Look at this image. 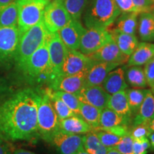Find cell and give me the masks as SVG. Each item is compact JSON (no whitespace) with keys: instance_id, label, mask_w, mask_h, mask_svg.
Segmentation results:
<instances>
[{"instance_id":"1","label":"cell","mask_w":154,"mask_h":154,"mask_svg":"<svg viewBox=\"0 0 154 154\" xmlns=\"http://www.w3.org/2000/svg\"><path fill=\"white\" fill-rule=\"evenodd\" d=\"M40 89L26 88L0 103V135L9 141H31L39 137L37 125Z\"/></svg>"},{"instance_id":"2","label":"cell","mask_w":154,"mask_h":154,"mask_svg":"<svg viewBox=\"0 0 154 154\" xmlns=\"http://www.w3.org/2000/svg\"><path fill=\"white\" fill-rule=\"evenodd\" d=\"M47 36L42 45L26 62L17 69L23 80L31 86H38L44 84L49 86L52 82L53 75L50 65Z\"/></svg>"},{"instance_id":"3","label":"cell","mask_w":154,"mask_h":154,"mask_svg":"<svg viewBox=\"0 0 154 154\" xmlns=\"http://www.w3.org/2000/svg\"><path fill=\"white\" fill-rule=\"evenodd\" d=\"M120 14L114 0H89L83 14V21L88 29H106Z\"/></svg>"},{"instance_id":"4","label":"cell","mask_w":154,"mask_h":154,"mask_svg":"<svg viewBox=\"0 0 154 154\" xmlns=\"http://www.w3.org/2000/svg\"><path fill=\"white\" fill-rule=\"evenodd\" d=\"M49 33L43 19L21 35L15 56L14 66L19 69L43 43Z\"/></svg>"},{"instance_id":"5","label":"cell","mask_w":154,"mask_h":154,"mask_svg":"<svg viewBox=\"0 0 154 154\" xmlns=\"http://www.w3.org/2000/svg\"><path fill=\"white\" fill-rule=\"evenodd\" d=\"M37 125L39 137L47 143L54 133L59 129V119L54 109L49 95L44 89H40Z\"/></svg>"},{"instance_id":"6","label":"cell","mask_w":154,"mask_h":154,"mask_svg":"<svg viewBox=\"0 0 154 154\" xmlns=\"http://www.w3.org/2000/svg\"><path fill=\"white\" fill-rule=\"evenodd\" d=\"M49 2L48 0H17L19 7L17 26L21 35L43 19L44 9Z\"/></svg>"},{"instance_id":"7","label":"cell","mask_w":154,"mask_h":154,"mask_svg":"<svg viewBox=\"0 0 154 154\" xmlns=\"http://www.w3.org/2000/svg\"><path fill=\"white\" fill-rule=\"evenodd\" d=\"M21 34L18 26L0 27V68L10 69L14 65L15 56Z\"/></svg>"},{"instance_id":"8","label":"cell","mask_w":154,"mask_h":154,"mask_svg":"<svg viewBox=\"0 0 154 154\" xmlns=\"http://www.w3.org/2000/svg\"><path fill=\"white\" fill-rule=\"evenodd\" d=\"M72 20L63 0H51L44 11L43 22L48 32H57Z\"/></svg>"},{"instance_id":"9","label":"cell","mask_w":154,"mask_h":154,"mask_svg":"<svg viewBox=\"0 0 154 154\" xmlns=\"http://www.w3.org/2000/svg\"><path fill=\"white\" fill-rule=\"evenodd\" d=\"M111 40L112 36L106 29L89 28L83 34L79 50L84 54L89 55Z\"/></svg>"},{"instance_id":"10","label":"cell","mask_w":154,"mask_h":154,"mask_svg":"<svg viewBox=\"0 0 154 154\" xmlns=\"http://www.w3.org/2000/svg\"><path fill=\"white\" fill-rule=\"evenodd\" d=\"M47 39L50 65L53 75V82L60 75L61 67L66 57L68 49L61 41L60 36L57 32L51 33L49 32Z\"/></svg>"},{"instance_id":"11","label":"cell","mask_w":154,"mask_h":154,"mask_svg":"<svg viewBox=\"0 0 154 154\" xmlns=\"http://www.w3.org/2000/svg\"><path fill=\"white\" fill-rule=\"evenodd\" d=\"M48 143L60 154H75L83 148V136L72 134L59 129Z\"/></svg>"},{"instance_id":"12","label":"cell","mask_w":154,"mask_h":154,"mask_svg":"<svg viewBox=\"0 0 154 154\" xmlns=\"http://www.w3.org/2000/svg\"><path fill=\"white\" fill-rule=\"evenodd\" d=\"M94 61V60L81 51L68 49L59 76H70L88 69Z\"/></svg>"},{"instance_id":"13","label":"cell","mask_w":154,"mask_h":154,"mask_svg":"<svg viewBox=\"0 0 154 154\" xmlns=\"http://www.w3.org/2000/svg\"><path fill=\"white\" fill-rule=\"evenodd\" d=\"M88 69L74 75L57 77L49 84L48 87L54 91H65L76 95L85 86V79Z\"/></svg>"},{"instance_id":"14","label":"cell","mask_w":154,"mask_h":154,"mask_svg":"<svg viewBox=\"0 0 154 154\" xmlns=\"http://www.w3.org/2000/svg\"><path fill=\"white\" fill-rule=\"evenodd\" d=\"M86 29L84 27L80 20L72 19L66 26L58 31L57 33L67 49L78 50L81 39Z\"/></svg>"},{"instance_id":"15","label":"cell","mask_w":154,"mask_h":154,"mask_svg":"<svg viewBox=\"0 0 154 154\" xmlns=\"http://www.w3.org/2000/svg\"><path fill=\"white\" fill-rule=\"evenodd\" d=\"M94 61H103V62L114 63L120 66L121 64H124L128 62L129 57L124 54L119 48L116 42L113 40L104 46L100 48L95 52L87 55Z\"/></svg>"},{"instance_id":"16","label":"cell","mask_w":154,"mask_h":154,"mask_svg":"<svg viewBox=\"0 0 154 154\" xmlns=\"http://www.w3.org/2000/svg\"><path fill=\"white\" fill-rule=\"evenodd\" d=\"M81 102L103 109L107 106L110 95L101 85L84 86L76 95Z\"/></svg>"},{"instance_id":"17","label":"cell","mask_w":154,"mask_h":154,"mask_svg":"<svg viewBox=\"0 0 154 154\" xmlns=\"http://www.w3.org/2000/svg\"><path fill=\"white\" fill-rule=\"evenodd\" d=\"M119 66V64L114 63L94 61L86 74L85 86L101 85L108 74Z\"/></svg>"},{"instance_id":"18","label":"cell","mask_w":154,"mask_h":154,"mask_svg":"<svg viewBox=\"0 0 154 154\" xmlns=\"http://www.w3.org/2000/svg\"><path fill=\"white\" fill-rule=\"evenodd\" d=\"M125 67L116 68L108 74L102 82L101 86L109 95L121 91H125L128 87L124 76Z\"/></svg>"},{"instance_id":"19","label":"cell","mask_w":154,"mask_h":154,"mask_svg":"<svg viewBox=\"0 0 154 154\" xmlns=\"http://www.w3.org/2000/svg\"><path fill=\"white\" fill-rule=\"evenodd\" d=\"M154 57V44L148 42L138 43L128 58L126 66H143Z\"/></svg>"},{"instance_id":"20","label":"cell","mask_w":154,"mask_h":154,"mask_svg":"<svg viewBox=\"0 0 154 154\" xmlns=\"http://www.w3.org/2000/svg\"><path fill=\"white\" fill-rule=\"evenodd\" d=\"M59 129L72 134H86L94 131V128L80 116H73L59 120Z\"/></svg>"},{"instance_id":"21","label":"cell","mask_w":154,"mask_h":154,"mask_svg":"<svg viewBox=\"0 0 154 154\" xmlns=\"http://www.w3.org/2000/svg\"><path fill=\"white\" fill-rule=\"evenodd\" d=\"M154 118V96L149 89L138 112L132 119L133 126L147 123Z\"/></svg>"},{"instance_id":"22","label":"cell","mask_w":154,"mask_h":154,"mask_svg":"<svg viewBox=\"0 0 154 154\" xmlns=\"http://www.w3.org/2000/svg\"><path fill=\"white\" fill-rule=\"evenodd\" d=\"M110 33L112 36L113 41L116 43L119 49L124 54L130 57L138 44L136 36L123 33L116 29H114Z\"/></svg>"},{"instance_id":"23","label":"cell","mask_w":154,"mask_h":154,"mask_svg":"<svg viewBox=\"0 0 154 154\" xmlns=\"http://www.w3.org/2000/svg\"><path fill=\"white\" fill-rule=\"evenodd\" d=\"M106 107L123 116L133 119V114L131 111L125 91H121L110 95Z\"/></svg>"},{"instance_id":"24","label":"cell","mask_w":154,"mask_h":154,"mask_svg":"<svg viewBox=\"0 0 154 154\" xmlns=\"http://www.w3.org/2000/svg\"><path fill=\"white\" fill-rule=\"evenodd\" d=\"M138 32L142 42L154 41V17L151 12L139 14Z\"/></svg>"},{"instance_id":"25","label":"cell","mask_w":154,"mask_h":154,"mask_svg":"<svg viewBox=\"0 0 154 154\" xmlns=\"http://www.w3.org/2000/svg\"><path fill=\"white\" fill-rule=\"evenodd\" d=\"M139 14L136 11L121 13L117 17L116 29L123 33L135 35L138 27V17Z\"/></svg>"},{"instance_id":"26","label":"cell","mask_w":154,"mask_h":154,"mask_svg":"<svg viewBox=\"0 0 154 154\" xmlns=\"http://www.w3.org/2000/svg\"><path fill=\"white\" fill-rule=\"evenodd\" d=\"M131 122L132 119L123 116L109 108L106 107L101 110L99 128H111V127L119 126V125H128V126Z\"/></svg>"},{"instance_id":"27","label":"cell","mask_w":154,"mask_h":154,"mask_svg":"<svg viewBox=\"0 0 154 154\" xmlns=\"http://www.w3.org/2000/svg\"><path fill=\"white\" fill-rule=\"evenodd\" d=\"M18 17L19 7L17 1L0 6V27L17 26Z\"/></svg>"},{"instance_id":"28","label":"cell","mask_w":154,"mask_h":154,"mask_svg":"<svg viewBox=\"0 0 154 154\" xmlns=\"http://www.w3.org/2000/svg\"><path fill=\"white\" fill-rule=\"evenodd\" d=\"M125 67L124 76L126 82L133 87L145 88L147 86L145 72L141 66Z\"/></svg>"},{"instance_id":"29","label":"cell","mask_w":154,"mask_h":154,"mask_svg":"<svg viewBox=\"0 0 154 154\" xmlns=\"http://www.w3.org/2000/svg\"><path fill=\"white\" fill-rule=\"evenodd\" d=\"M83 147L89 154H106L109 149L101 143L94 131L83 136Z\"/></svg>"},{"instance_id":"30","label":"cell","mask_w":154,"mask_h":154,"mask_svg":"<svg viewBox=\"0 0 154 154\" xmlns=\"http://www.w3.org/2000/svg\"><path fill=\"white\" fill-rule=\"evenodd\" d=\"M101 109L81 102L80 116L94 129L100 127V116Z\"/></svg>"},{"instance_id":"31","label":"cell","mask_w":154,"mask_h":154,"mask_svg":"<svg viewBox=\"0 0 154 154\" xmlns=\"http://www.w3.org/2000/svg\"><path fill=\"white\" fill-rule=\"evenodd\" d=\"M44 90H45V91L49 95V99L51 100V104H52L54 109L56 113H57L59 120L69 118V117L76 115L73 112L72 109L62 100L59 99L58 96H57L54 94L52 89L47 87Z\"/></svg>"},{"instance_id":"32","label":"cell","mask_w":154,"mask_h":154,"mask_svg":"<svg viewBox=\"0 0 154 154\" xmlns=\"http://www.w3.org/2000/svg\"><path fill=\"white\" fill-rule=\"evenodd\" d=\"M149 89H139V88H126L125 90L133 115H136L138 109L143 103Z\"/></svg>"},{"instance_id":"33","label":"cell","mask_w":154,"mask_h":154,"mask_svg":"<svg viewBox=\"0 0 154 154\" xmlns=\"http://www.w3.org/2000/svg\"><path fill=\"white\" fill-rule=\"evenodd\" d=\"M89 0H63V5L72 19L80 20Z\"/></svg>"},{"instance_id":"34","label":"cell","mask_w":154,"mask_h":154,"mask_svg":"<svg viewBox=\"0 0 154 154\" xmlns=\"http://www.w3.org/2000/svg\"><path fill=\"white\" fill-rule=\"evenodd\" d=\"M54 94L62 100L68 106L72 109L76 116H80V103L81 101L74 94L61 91H54ZM81 117V116H80Z\"/></svg>"},{"instance_id":"35","label":"cell","mask_w":154,"mask_h":154,"mask_svg":"<svg viewBox=\"0 0 154 154\" xmlns=\"http://www.w3.org/2000/svg\"><path fill=\"white\" fill-rule=\"evenodd\" d=\"M102 143L108 149L114 148L120 141L121 137L112 134V133L106 131L101 129H95L94 131Z\"/></svg>"},{"instance_id":"36","label":"cell","mask_w":154,"mask_h":154,"mask_svg":"<svg viewBox=\"0 0 154 154\" xmlns=\"http://www.w3.org/2000/svg\"><path fill=\"white\" fill-rule=\"evenodd\" d=\"M133 144L134 139L130 134H128L121 137L119 143L112 149H116L121 154H134Z\"/></svg>"},{"instance_id":"37","label":"cell","mask_w":154,"mask_h":154,"mask_svg":"<svg viewBox=\"0 0 154 154\" xmlns=\"http://www.w3.org/2000/svg\"><path fill=\"white\" fill-rule=\"evenodd\" d=\"M151 134V131L148 126L147 123H143V124L134 126L132 129L130 130L129 133L131 136L134 140L149 138V135Z\"/></svg>"},{"instance_id":"38","label":"cell","mask_w":154,"mask_h":154,"mask_svg":"<svg viewBox=\"0 0 154 154\" xmlns=\"http://www.w3.org/2000/svg\"><path fill=\"white\" fill-rule=\"evenodd\" d=\"M144 72L147 85L150 87L149 89L154 96V57L145 64Z\"/></svg>"},{"instance_id":"39","label":"cell","mask_w":154,"mask_h":154,"mask_svg":"<svg viewBox=\"0 0 154 154\" xmlns=\"http://www.w3.org/2000/svg\"><path fill=\"white\" fill-rule=\"evenodd\" d=\"M150 147L151 143L148 138L134 140L133 153L134 154H146Z\"/></svg>"},{"instance_id":"40","label":"cell","mask_w":154,"mask_h":154,"mask_svg":"<svg viewBox=\"0 0 154 154\" xmlns=\"http://www.w3.org/2000/svg\"><path fill=\"white\" fill-rule=\"evenodd\" d=\"M138 14L151 12L154 7V0H132Z\"/></svg>"},{"instance_id":"41","label":"cell","mask_w":154,"mask_h":154,"mask_svg":"<svg viewBox=\"0 0 154 154\" xmlns=\"http://www.w3.org/2000/svg\"><path fill=\"white\" fill-rule=\"evenodd\" d=\"M96 129H101V130L106 131L112 133V134L116 135V136H120V137H123V136H126V135L129 134L130 133V129L129 128H128V125H119V126L111 127V128H96Z\"/></svg>"},{"instance_id":"42","label":"cell","mask_w":154,"mask_h":154,"mask_svg":"<svg viewBox=\"0 0 154 154\" xmlns=\"http://www.w3.org/2000/svg\"><path fill=\"white\" fill-rule=\"evenodd\" d=\"M114 1L117 7L120 9L121 13L136 11V7H135L132 0H114Z\"/></svg>"},{"instance_id":"43","label":"cell","mask_w":154,"mask_h":154,"mask_svg":"<svg viewBox=\"0 0 154 154\" xmlns=\"http://www.w3.org/2000/svg\"><path fill=\"white\" fill-rule=\"evenodd\" d=\"M12 91L11 86L5 79L0 76V101L3 99H6Z\"/></svg>"},{"instance_id":"44","label":"cell","mask_w":154,"mask_h":154,"mask_svg":"<svg viewBox=\"0 0 154 154\" xmlns=\"http://www.w3.org/2000/svg\"><path fill=\"white\" fill-rule=\"evenodd\" d=\"M11 148L9 140H6L2 135H0V154H11Z\"/></svg>"},{"instance_id":"45","label":"cell","mask_w":154,"mask_h":154,"mask_svg":"<svg viewBox=\"0 0 154 154\" xmlns=\"http://www.w3.org/2000/svg\"><path fill=\"white\" fill-rule=\"evenodd\" d=\"M11 154H36V153H34L32 151H27V150L19 149L16 150V151H13L12 153H11Z\"/></svg>"},{"instance_id":"46","label":"cell","mask_w":154,"mask_h":154,"mask_svg":"<svg viewBox=\"0 0 154 154\" xmlns=\"http://www.w3.org/2000/svg\"><path fill=\"white\" fill-rule=\"evenodd\" d=\"M147 125L149 126V129L151 130V133L154 132V118L153 119H151V121H149V122H147Z\"/></svg>"},{"instance_id":"47","label":"cell","mask_w":154,"mask_h":154,"mask_svg":"<svg viewBox=\"0 0 154 154\" xmlns=\"http://www.w3.org/2000/svg\"><path fill=\"white\" fill-rule=\"evenodd\" d=\"M148 138H149L150 143H151V146L154 149V132H152Z\"/></svg>"},{"instance_id":"48","label":"cell","mask_w":154,"mask_h":154,"mask_svg":"<svg viewBox=\"0 0 154 154\" xmlns=\"http://www.w3.org/2000/svg\"><path fill=\"white\" fill-rule=\"evenodd\" d=\"M15 1H17V0H0V6L8 5V4L14 2Z\"/></svg>"},{"instance_id":"49","label":"cell","mask_w":154,"mask_h":154,"mask_svg":"<svg viewBox=\"0 0 154 154\" xmlns=\"http://www.w3.org/2000/svg\"><path fill=\"white\" fill-rule=\"evenodd\" d=\"M106 154H121L114 149H109Z\"/></svg>"},{"instance_id":"50","label":"cell","mask_w":154,"mask_h":154,"mask_svg":"<svg viewBox=\"0 0 154 154\" xmlns=\"http://www.w3.org/2000/svg\"><path fill=\"white\" fill-rule=\"evenodd\" d=\"M75 154H89V153H87V152H86L85 150L84 149V148H83L82 149H81L80 151H79L77 153H76Z\"/></svg>"},{"instance_id":"51","label":"cell","mask_w":154,"mask_h":154,"mask_svg":"<svg viewBox=\"0 0 154 154\" xmlns=\"http://www.w3.org/2000/svg\"><path fill=\"white\" fill-rule=\"evenodd\" d=\"M151 13L152 14V15H153V17H154V7H153V8L152 9Z\"/></svg>"},{"instance_id":"52","label":"cell","mask_w":154,"mask_h":154,"mask_svg":"<svg viewBox=\"0 0 154 154\" xmlns=\"http://www.w3.org/2000/svg\"><path fill=\"white\" fill-rule=\"evenodd\" d=\"M48 1H49V2H51V0H48Z\"/></svg>"}]
</instances>
